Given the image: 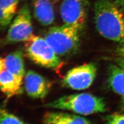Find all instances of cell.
I'll return each instance as SVG.
<instances>
[{
	"instance_id": "7a4b0ae2",
	"label": "cell",
	"mask_w": 124,
	"mask_h": 124,
	"mask_svg": "<svg viewBox=\"0 0 124 124\" xmlns=\"http://www.w3.org/2000/svg\"><path fill=\"white\" fill-rule=\"evenodd\" d=\"M46 107L72 111L83 115L104 112L107 109L103 98L85 93L62 96L47 103Z\"/></svg>"
},
{
	"instance_id": "5bb4252c",
	"label": "cell",
	"mask_w": 124,
	"mask_h": 124,
	"mask_svg": "<svg viewBox=\"0 0 124 124\" xmlns=\"http://www.w3.org/2000/svg\"><path fill=\"white\" fill-rule=\"evenodd\" d=\"M108 81L111 88L117 94L124 97V69L119 65L109 67Z\"/></svg>"
},
{
	"instance_id": "7402d4cb",
	"label": "cell",
	"mask_w": 124,
	"mask_h": 124,
	"mask_svg": "<svg viewBox=\"0 0 124 124\" xmlns=\"http://www.w3.org/2000/svg\"><path fill=\"white\" fill-rule=\"evenodd\" d=\"M53 3H56L58 1H59L60 0H51Z\"/></svg>"
},
{
	"instance_id": "3957f363",
	"label": "cell",
	"mask_w": 124,
	"mask_h": 124,
	"mask_svg": "<svg viewBox=\"0 0 124 124\" xmlns=\"http://www.w3.org/2000/svg\"><path fill=\"white\" fill-rule=\"evenodd\" d=\"M82 28L80 25L64 23L50 28L44 38L58 56H65L78 48Z\"/></svg>"
},
{
	"instance_id": "44dd1931",
	"label": "cell",
	"mask_w": 124,
	"mask_h": 124,
	"mask_svg": "<svg viewBox=\"0 0 124 124\" xmlns=\"http://www.w3.org/2000/svg\"><path fill=\"white\" fill-rule=\"evenodd\" d=\"M122 108H123V109L124 111V97L122 98Z\"/></svg>"
},
{
	"instance_id": "e0dca14e",
	"label": "cell",
	"mask_w": 124,
	"mask_h": 124,
	"mask_svg": "<svg viewBox=\"0 0 124 124\" xmlns=\"http://www.w3.org/2000/svg\"><path fill=\"white\" fill-rule=\"evenodd\" d=\"M115 4L124 14V0H114Z\"/></svg>"
},
{
	"instance_id": "30bf717a",
	"label": "cell",
	"mask_w": 124,
	"mask_h": 124,
	"mask_svg": "<svg viewBox=\"0 0 124 124\" xmlns=\"http://www.w3.org/2000/svg\"><path fill=\"white\" fill-rule=\"evenodd\" d=\"M33 12L36 19L44 26L53 23L55 14L51 0H32Z\"/></svg>"
},
{
	"instance_id": "52a82bcc",
	"label": "cell",
	"mask_w": 124,
	"mask_h": 124,
	"mask_svg": "<svg viewBox=\"0 0 124 124\" xmlns=\"http://www.w3.org/2000/svg\"><path fill=\"white\" fill-rule=\"evenodd\" d=\"M88 9V0H62L60 13L64 23L83 27Z\"/></svg>"
},
{
	"instance_id": "5b68a950",
	"label": "cell",
	"mask_w": 124,
	"mask_h": 124,
	"mask_svg": "<svg viewBox=\"0 0 124 124\" xmlns=\"http://www.w3.org/2000/svg\"><path fill=\"white\" fill-rule=\"evenodd\" d=\"M31 12L28 5L23 6L9 26L6 36L9 43L26 41L34 34Z\"/></svg>"
},
{
	"instance_id": "ba28073f",
	"label": "cell",
	"mask_w": 124,
	"mask_h": 124,
	"mask_svg": "<svg viewBox=\"0 0 124 124\" xmlns=\"http://www.w3.org/2000/svg\"><path fill=\"white\" fill-rule=\"evenodd\" d=\"M24 85L28 96L34 98H43L49 93L52 83L36 72L29 70L24 76Z\"/></svg>"
},
{
	"instance_id": "ffe728a7",
	"label": "cell",
	"mask_w": 124,
	"mask_h": 124,
	"mask_svg": "<svg viewBox=\"0 0 124 124\" xmlns=\"http://www.w3.org/2000/svg\"><path fill=\"white\" fill-rule=\"evenodd\" d=\"M5 70V58L0 57V74Z\"/></svg>"
},
{
	"instance_id": "8fae6325",
	"label": "cell",
	"mask_w": 124,
	"mask_h": 124,
	"mask_svg": "<svg viewBox=\"0 0 124 124\" xmlns=\"http://www.w3.org/2000/svg\"><path fill=\"white\" fill-rule=\"evenodd\" d=\"M46 124H90L89 120L79 115L63 112H48L43 119Z\"/></svg>"
},
{
	"instance_id": "8992f818",
	"label": "cell",
	"mask_w": 124,
	"mask_h": 124,
	"mask_svg": "<svg viewBox=\"0 0 124 124\" xmlns=\"http://www.w3.org/2000/svg\"><path fill=\"white\" fill-rule=\"evenodd\" d=\"M97 68L93 63H89L73 68L67 73L62 80L64 86L76 90L89 88L95 80Z\"/></svg>"
},
{
	"instance_id": "d6986e66",
	"label": "cell",
	"mask_w": 124,
	"mask_h": 124,
	"mask_svg": "<svg viewBox=\"0 0 124 124\" xmlns=\"http://www.w3.org/2000/svg\"><path fill=\"white\" fill-rule=\"evenodd\" d=\"M117 64L124 69V58L119 57L116 59Z\"/></svg>"
},
{
	"instance_id": "6da1fadb",
	"label": "cell",
	"mask_w": 124,
	"mask_h": 124,
	"mask_svg": "<svg viewBox=\"0 0 124 124\" xmlns=\"http://www.w3.org/2000/svg\"><path fill=\"white\" fill-rule=\"evenodd\" d=\"M94 19L101 36L124 45V14L114 0H95Z\"/></svg>"
},
{
	"instance_id": "277c9868",
	"label": "cell",
	"mask_w": 124,
	"mask_h": 124,
	"mask_svg": "<svg viewBox=\"0 0 124 124\" xmlns=\"http://www.w3.org/2000/svg\"><path fill=\"white\" fill-rule=\"evenodd\" d=\"M25 52L31 61L41 66L57 69L62 62L44 37L33 35L26 41Z\"/></svg>"
},
{
	"instance_id": "9a60e30c",
	"label": "cell",
	"mask_w": 124,
	"mask_h": 124,
	"mask_svg": "<svg viewBox=\"0 0 124 124\" xmlns=\"http://www.w3.org/2000/svg\"><path fill=\"white\" fill-rule=\"evenodd\" d=\"M22 120L7 110L0 108V124H24Z\"/></svg>"
},
{
	"instance_id": "4fadbf2b",
	"label": "cell",
	"mask_w": 124,
	"mask_h": 124,
	"mask_svg": "<svg viewBox=\"0 0 124 124\" xmlns=\"http://www.w3.org/2000/svg\"><path fill=\"white\" fill-rule=\"evenodd\" d=\"M5 70L23 79L25 75L23 52L18 50L9 54L5 58Z\"/></svg>"
},
{
	"instance_id": "2e32d148",
	"label": "cell",
	"mask_w": 124,
	"mask_h": 124,
	"mask_svg": "<svg viewBox=\"0 0 124 124\" xmlns=\"http://www.w3.org/2000/svg\"><path fill=\"white\" fill-rule=\"evenodd\" d=\"M106 120L108 124H124V114L115 113L108 115Z\"/></svg>"
},
{
	"instance_id": "ac0fdd59",
	"label": "cell",
	"mask_w": 124,
	"mask_h": 124,
	"mask_svg": "<svg viewBox=\"0 0 124 124\" xmlns=\"http://www.w3.org/2000/svg\"><path fill=\"white\" fill-rule=\"evenodd\" d=\"M116 53L119 57L124 58V45H121L116 50Z\"/></svg>"
},
{
	"instance_id": "9c48e42d",
	"label": "cell",
	"mask_w": 124,
	"mask_h": 124,
	"mask_svg": "<svg viewBox=\"0 0 124 124\" xmlns=\"http://www.w3.org/2000/svg\"><path fill=\"white\" fill-rule=\"evenodd\" d=\"M23 79L5 70L0 74V90L8 98L22 93Z\"/></svg>"
},
{
	"instance_id": "7c38bea8",
	"label": "cell",
	"mask_w": 124,
	"mask_h": 124,
	"mask_svg": "<svg viewBox=\"0 0 124 124\" xmlns=\"http://www.w3.org/2000/svg\"><path fill=\"white\" fill-rule=\"evenodd\" d=\"M20 0H0V28L10 26L17 13Z\"/></svg>"
}]
</instances>
